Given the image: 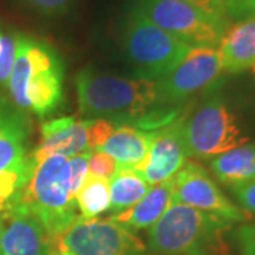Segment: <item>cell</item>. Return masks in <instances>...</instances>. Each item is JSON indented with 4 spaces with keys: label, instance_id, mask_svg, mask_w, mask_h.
I'll list each match as a JSON object with an SVG mask.
<instances>
[{
    "label": "cell",
    "instance_id": "44dd1931",
    "mask_svg": "<svg viewBox=\"0 0 255 255\" xmlns=\"http://www.w3.org/2000/svg\"><path fill=\"white\" fill-rule=\"evenodd\" d=\"M92 150H85L82 153L71 156L67 160V183H68V193L71 199L75 200L77 194L88 177V160Z\"/></svg>",
    "mask_w": 255,
    "mask_h": 255
},
{
    "label": "cell",
    "instance_id": "277c9868",
    "mask_svg": "<svg viewBox=\"0 0 255 255\" xmlns=\"http://www.w3.org/2000/svg\"><path fill=\"white\" fill-rule=\"evenodd\" d=\"M67 160L65 156L53 155L37 164L27 184L13 200L31 211L51 238L60 237L80 217L77 203L68 193Z\"/></svg>",
    "mask_w": 255,
    "mask_h": 255
},
{
    "label": "cell",
    "instance_id": "4316f807",
    "mask_svg": "<svg viewBox=\"0 0 255 255\" xmlns=\"http://www.w3.org/2000/svg\"><path fill=\"white\" fill-rule=\"evenodd\" d=\"M237 246L240 255H255V223L238 230Z\"/></svg>",
    "mask_w": 255,
    "mask_h": 255
},
{
    "label": "cell",
    "instance_id": "7c38bea8",
    "mask_svg": "<svg viewBox=\"0 0 255 255\" xmlns=\"http://www.w3.org/2000/svg\"><path fill=\"white\" fill-rule=\"evenodd\" d=\"M3 224L0 255H47L51 237L36 219L18 201H11L0 211Z\"/></svg>",
    "mask_w": 255,
    "mask_h": 255
},
{
    "label": "cell",
    "instance_id": "30bf717a",
    "mask_svg": "<svg viewBox=\"0 0 255 255\" xmlns=\"http://www.w3.org/2000/svg\"><path fill=\"white\" fill-rule=\"evenodd\" d=\"M223 73L217 47H193L170 73L156 81L157 105H180L210 88Z\"/></svg>",
    "mask_w": 255,
    "mask_h": 255
},
{
    "label": "cell",
    "instance_id": "8fae6325",
    "mask_svg": "<svg viewBox=\"0 0 255 255\" xmlns=\"http://www.w3.org/2000/svg\"><path fill=\"white\" fill-rule=\"evenodd\" d=\"M170 201L200 210L231 223H246L251 219L238 204L228 199L209 172L196 162H186L172 177Z\"/></svg>",
    "mask_w": 255,
    "mask_h": 255
},
{
    "label": "cell",
    "instance_id": "603a6c76",
    "mask_svg": "<svg viewBox=\"0 0 255 255\" xmlns=\"http://www.w3.org/2000/svg\"><path fill=\"white\" fill-rule=\"evenodd\" d=\"M118 163L111 156L102 153L100 150H92L88 160V176L110 180L112 174L117 172Z\"/></svg>",
    "mask_w": 255,
    "mask_h": 255
},
{
    "label": "cell",
    "instance_id": "d6a6232c",
    "mask_svg": "<svg viewBox=\"0 0 255 255\" xmlns=\"http://www.w3.org/2000/svg\"><path fill=\"white\" fill-rule=\"evenodd\" d=\"M0 41H1V33H0Z\"/></svg>",
    "mask_w": 255,
    "mask_h": 255
},
{
    "label": "cell",
    "instance_id": "d4e9b609",
    "mask_svg": "<svg viewBox=\"0 0 255 255\" xmlns=\"http://www.w3.org/2000/svg\"><path fill=\"white\" fill-rule=\"evenodd\" d=\"M30 7L44 16H60L71 9L74 0H24Z\"/></svg>",
    "mask_w": 255,
    "mask_h": 255
},
{
    "label": "cell",
    "instance_id": "f546056e",
    "mask_svg": "<svg viewBox=\"0 0 255 255\" xmlns=\"http://www.w3.org/2000/svg\"><path fill=\"white\" fill-rule=\"evenodd\" d=\"M47 255H75V254L60 246V244L57 243V238H51V246H50V248H48V253H47Z\"/></svg>",
    "mask_w": 255,
    "mask_h": 255
},
{
    "label": "cell",
    "instance_id": "cb8c5ba5",
    "mask_svg": "<svg viewBox=\"0 0 255 255\" xmlns=\"http://www.w3.org/2000/svg\"><path fill=\"white\" fill-rule=\"evenodd\" d=\"M16 57V36L3 34L0 41V82L6 84Z\"/></svg>",
    "mask_w": 255,
    "mask_h": 255
},
{
    "label": "cell",
    "instance_id": "484cf974",
    "mask_svg": "<svg viewBox=\"0 0 255 255\" xmlns=\"http://www.w3.org/2000/svg\"><path fill=\"white\" fill-rule=\"evenodd\" d=\"M238 206L246 211L250 217L255 216V180L231 187Z\"/></svg>",
    "mask_w": 255,
    "mask_h": 255
},
{
    "label": "cell",
    "instance_id": "e0dca14e",
    "mask_svg": "<svg viewBox=\"0 0 255 255\" xmlns=\"http://www.w3.org/2000/svg\"><path fill=\"white\" fill-rule=\"evenodd\" d=\"M172 196V179L157 183L149 187L145 196L133 206L124 211L114 213L108 219L132 233L150 228L162 217L164 210L170 204Z\"/></svg>",
    "mask_w": 255,
    "mask_h": 255
},
{
    "label": "cell",
    "instance_id": "52a82bcc",
    "mask_svg": "<svg viewBox=\"0 0 255 255\" xmlns=\"http://www.w3.org/2000/svg\"><path fill=\"white\" fill-rule=\"evenodd\" d=\"M132 9L190 47H217L230 26L189 0H133Z\"/></svg>",
    "mask_w": 255,
    "mask_h": 255
},
{
    "label": "cell",
    "instance_id": "4dcf8cb0",
    "mask_svg": "<svg viewBox=\"0 0 255 255\" xmlns=\"http://www.w3.org/2000/svg\"><path fill=\"white\" fill-rule=\"evenodd\" d=\"M244 13L246 17L255 16V0H244Z\"/></svg>",
    "mask_w": 255,
    "mask_h": 255
},
{
    "label": "cell",
    "instance_id": "1f68e13d",
    "mask_svg": "<svg viewBox=\"0 0 255 255\" xmlns=\"http://www.w3.org/2000/svg\"><path fill=\"white\" fill-rule=\"evenodd\" d=\"M1 231H3V224H1V219H0V241H1Z\"/></svg>",
    "mask_w": 255,
    "mask_h": 255
},
{
    "label": "cell",
    "instance_id": "5bb4252c",
    "mask_svg": "<svg viewBox=\"0 0 255 255\" xmlns=\"http://www.w3.org/2000/svg\"><path fill=\"white\" fill-rule=\"evenodd\" d=\"M40 133V142L30 153L36 166L53 155L71 157L90 150L87 143V119L75 117L51 119L41 124Z\"/></svg>",
    "mask_w": 255,
    "mask_h": 255
},
{
    "label": "cell",
    "instance_id": "d6986e66",
    "mask_svg": "<svg viewBox=\"0 0 255 255\" xmlns=\"http://www.w3.org/2000/svg\"><path fill=\"white\" fill-rule=\"evenodd\" d=\"M108 184L111 199L110 210L114 213L124 211L133 206L145 196V193L150 187V184L142 177V174L122 166L117 167V172L112 174Z\"/></svg>",
    "mask_w": 255,
    "mask_h": 255
},
{
    "label": "cell",
    "instance_id": "5b68a950",
    "mask_svg": "<svg viewBox=\"0 0 255 255\" xmlns=\"http://www.w3.org/2000/svg\"><path fill=\"white\" fill-rule=\"evenodd\" d=\"M121 46L136 77L152 81L170 73L193 48L132 7L122 20Z\"/></svg>",
    "mask_w": 255,
    "mask_h": 255
},
{
    "label": "cell",
    "instance_id": "6da1fadb",
    "mask_svg": "<svg viewBox=\"0 0 255 255\" xmlns=\"http://www.w3.org/2000/svg\"><path fill=\"white\" fill-rule=\"evenodd\" d=\"M63 58L43 40L16 34V57L7 80L13 104L23 112L46 118L64 100Z\"/></svg>",
    "mask_w": 255,
    "mask_h": 255
},
{
    "label": "cell",
    "instance_id": "4fadbf2b",
    "mask_svg": "<svg viewBox=\"0 0 255 255\" xmlns=\"http://www.w3.org/2000/svg\"><path fill=\"white\" fill-rule=\"evenodd\" d=\"M182 119L183 112L172 124L153 130L145 167L139 172L150 186L170 180L187 162Z\"/></svg>",
    "mask_w": 255,
    "mask_h": 255
},
{
    "label": "cell",
    "instance_id": "7402d4cb",
    "mask_svg": "<svg viewBox=\"0 0 255 255\" xmlns=\"http://www.w3.org/2000/svg\"><path fill=\"white\" fill-rule=\"evenodd\" d=\"M118 124L110 119H87V143L90 150H97L112 135Z\"/></svg>",
    "mask_w": 255,
    "mask_h": 255
},
{
    "label": "cell",
    "instance_id": "ac0fdd59",
    "mask_svg": "<svg viewBox=\"0 0 255 255\" xmlns=\"http://www.w3.org/2000/svg\"><path fill=\"white\" fill-rule=\"evenodd\" d=\"M211 172L217 180L228 186L246 184L255 180V142H247L211 159Z\"/></svg>",
    "mask_w": 255,
    "mask_h": 255
},
{
    "label": "cell",
    "instance_id": "7a4b0ae2",
    "mask_svg": "<svg viewBox=\"0 0 255 255\" xmlns=\"http://www.w3.org/2000/svg\"><path fill=\"white\" fill-rule=\"evenodd\" d=\"M80 115L85 119L104 118L122 125H135L157 105L156 81L125 78L87 67L75 75Z\"/></svg>",
    "mask_w": 255,
    "mask_h": 255
},
{
    "label": "cell",
    "instance_id": "9c48e42d",
    "mask_svg": "<svg viewBox=\"0 0 255 255\" xmlns=\"http://www.w3.org/2000/svg\"><path fill=\"white\" fill-rule=\"evenodd\" d=\"M57 243L75 255H150L135 233L110 219L78 217Z\"/></svg>",
    "mask_w": 255,
    "mask_h": 255
},
{
    "label": "cell",
    "instance_id": "ba28073f",
    "mask_svg": "<svg viewBox=\"0 0 255 255\" xmlns=\"http://www.w3.org/2000/svg\"><path fill=\"white\" fill-rule=\"evenodd\" d=\"M30 132L26 112L0 98V211L20 194L36 167L27 149Z\"/></svg>",
    "mask_w": 255,
    "mask_h": 255
},
{
    "label": "cell",
    "instance_id": "8992f818",
    "mask_svg": "<svg viewBox=\"0 0 255 255\" xmlns=\"http://www.w3.org/2000/svg\"><path fill=\"white\" fill-rule=\"evenodd\" d=\"M182 133L189 157L213 159L250 142L237 117L220 97L200 104L193 112H183Z\"/></svg>",
    "mask_w": 255,
    "mask_h": 255
},
{
    "label": "cell",
    "instance_id": "9a60e30c",
    "mask_svg": "<svg viewBox=\"0 0 255 255\" xmlns=\"http://www.w3.org/2000/svg\"><path fill=\"white\" fill-rule=\"evenodd\" d=\"M223 71L238 74L255 70V16L228 26L219 44Z\"/></svg>",
    "mask_w": 255,
    "mask_h": 255
},
{
    "label": "cell",
    "instance_id": "f1b7e54d",
    "mask_svg": "<svg viewBox=\"0 0 255 255\" xmlns=\"http://www.w3.org/2000/svg\"><path fill=\"white\" fill-rule=\"evenodd\" d=\"M224 9L228 20L234 18L236 21L246 18L244 13V0H224Z\"/></svg>",
    "mask_w": 255,
    "mask_h": 255
},
{
    "label": "cell",
    "instance_id": "3957f363",
    "mask_svg": "<svg viewBox=\"0 0 255 255\" xmlns=\"http://www.w3.org/2000/svg\"><path fill=\"white\" fill-rule=\"evenodd\" d=\"M234 223L172 203L147 233V248L157 255H233L228 241Z\"/></svg>",
    "mask_w": 255,
    "mask_h": 255
},
{
    "label": "cell",
    "instance_id": "ffe728a7",
    "mask_svg": "<svg viewBox=\"0 0 255 255\" xmlns=\"http://www.w3.org/2000/svg\"><path fill=\"white\" fill-rule=\"evenodd\" d=\"M77 209L82 220L98 219L102 213L108 211L111 206L108 180L88 176L80 193L75 197Z\"/></svg>",
    "mask_w": 255,
    "mask_h": 255
},
{
    "label": "cell",
    "instance_id": "2e32d148",
    "mask_svg": "<svg viewBox=\"0 0 255 255\" xmlns=\"http://www.w3.org/2000/svg\"><path fill=\"white\" fill-rule=\"evenodd\" d=\"M153 130H142L133 125H117L115 130L102 145L97 149L111 156L118 166L140 172L145 167Z\"/></svg>",
    "mask_w": 255,
    "mask_h": 255
},
{
    "label": "cell",
    "instance_id": "83f0119b",
    "mask_svg": "<svg viewBox=\"0 0 255 255\" xmlns=\"http://www.w3.org/2000/svg\"><path fill=\"white\" fill-rule=\"evenodd\" d=\"M189 1L216 17L228 20L224 9V0H189Z\"/></svg>",
    "mask_w": 255,
    "mask_h": 255
}]
</instances>
